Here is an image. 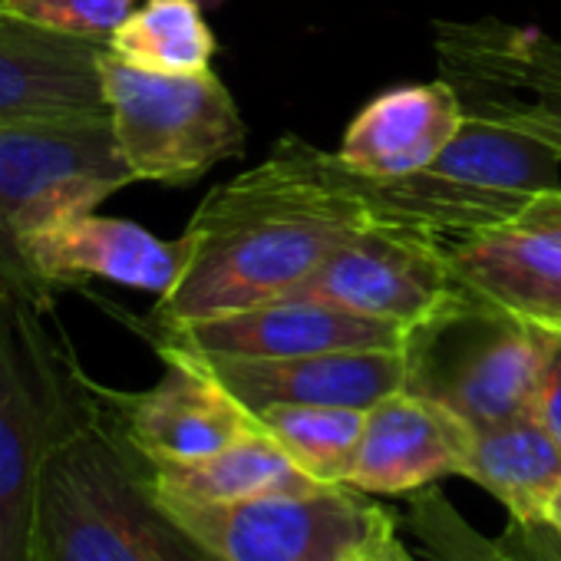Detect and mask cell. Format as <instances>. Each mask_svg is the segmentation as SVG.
I'll return each instance as SVG.
<instances>
[{
    "instance_id": "6da1fadb",
    "label": "cell",
    "mask_w": 561,
    "mask_h": 561,
    "mask_svg": "<svg viewBox=\"0 0 561 561\" xmlns=\"http://www.w3.org/2000/svg\"><path fill=\"white\" fill-rule=\"evenodd\" d=\"M377 221L337 152L280 136L254 169L211 188L179 244V277L149 314L175 328L288 298L354 231Z\"/></svg>"
},
{
    "instance_id": "7a4b0ae2",
    "label": "cell",
    "mask_w": 561,
    "mask_h": 561,
    "mask_svg": "<svg viewBox=\"0 0 561 561\" xmlns=\"http://www.w3.org/2000/svg\"><path fill=\"white\" fill-rule=\"evenodd\" d=\"M50 295L34 277L0 274V561H37L44 469L103 410Z\"/></svg>"
},
{
    "instance_id": "3957f363",
    "label": "cell",
    "mask_w": 561,
    "mask_h": 561,
    "mask_svg": "<svg viewBox=\"0 0 561 561\" xmlns=\"http://www.w3.org/2000/svg\"><path fill=\"white\" fill-rule=\"evenodd\" d=\"M37 561H211L159 505L152 462L103 410L67 436L41 482Z\"/></svg>"
},
{
    "instance_id": "277c9868",
    "label": "cell",
    "mask_w": 561,
    "mask_h": 561,
    "mask_svg": "<svg viewBox=\"0 0 561 561\" xmlns=\"http://www.w3.org/2000/svg\"><path fill=\"white\" fill-rule=\"evenodd\" d=\"M548 337V331L466 291L407 331L403 390L446 407L472 430L528 416Z\"/></svg>"
},
{
    "instance_id": "5b68a950",
    "label": "cell",
    "mask_w": 561,
    "mask_h": 561,
    "mask_svg": "<svg viewBox=\"0 0 561 561\" xmlns=\"http://www.w3.org/2000/svg\"><path fill=\"white\" fill-rule=\"evenodd\" d=\"M100 80L116 149L136 182L188 185L244 152L248 126L215 70L149 73L103 47Z\"/></svg>"
},
{
    "instance_id": "8992f818",
    "label": "cell",
    "mask_w": 561,
    "mask_h": 561,
    "mask_svg": "<svg viewBox=\"0 0 561 561\" xmlns=\"http://www.w3.org/2000/svg\"><path fill=\"white\" fill-rule=\"evenodd\" d=\"M133 182L110 113L0 123V274L34 277L21 248L31 231L96 211Z\"/></svg>"
},
{
    "instance_id": "52a82bcc",
    "label": "cell",
    "mask_w": 561,
    "mask_h": 561,
    "mask_svg": "<svg viewBox=\"0 0 561 561\" xmlns=\"http://www.w3.org/2000/svg\"><path fill=\"white\" fill-rule=\"evenodd\" d=\"M364 495L354 485H314L238 502L156 499L211 561H347L393 525Z\"/></svg>"
},
{
    "instance_id": "ba28073f",
    "label": "cell",
    "mask_w": 561,
    "mask_h": 561,
    "mask_svg": "<svg viewBox=\"0 0 561 561\" xmlns=\"http://www.w3.org/2000/svg\"><path fill=\"white\" fill-rule=\"evenodd\" d=\"M439 77L462 110L505 123L561 156V41L502 21H439Z\"/></svg>"
},
{
    "instance_id": "9c48e42d",
    "label": "cell",
    "mask_w": 561,
    "mask_h": 561,
    "mask_svg": "<svg viewBox=\"0 0 561 561\" xmlns=\"http://www.w3.org/2000/svg\"><path fill=\"white\" fill-rule=\"evenodd\" d=\"M288 298L328 301L410 331L466 298V285L439 234L377 218L337 244Z\"/></svg>"
},
{
    "instance_id": "30bf717a",
    "label": "cell",
    "mask_w": 561,
    "mask_h": 561,
    "mask_svg": "<svg viewBox=\"0 0 561 561\" xmlns=\"http://www.w3.org/2000/svg\"><path fill=\"white\" fill-rule=\"evenodd\" d=\"M449 257L469 295L561 334V188L482 234L453 241Z\"/></svg>"
},
{
    "instance_id": "8fae6325",
    "label": "cell",
    "mask_w": 561,
    "mask_h": 561,
    "mask_svg": "<svg viewBox=\"0 0 561 561\" xmlns=\"http://www.w3.org/2000/svg\"><path fill=\"white\" fill-rule=\"evenodd\" d=\"M407 331L328 301L277 298L225 318L156 328V344L218 357H305L331 351H403Z\"/></svg>"
},
{
    "instance_id": "7c38bea8",
    "label": "cell",
    "mask_w": 561,
    "mask_h": 561,
    "mask_svg": "<svg viewBox=\"0 0 561 561\" xmlns=\"http://www.w3.org/2000/svg\"><path fill=\"white\" fill-rule=\"evenodd\" d=\"M165 374L142 393L106 390L129 443L152 466H185L221 453L257 430L248 413L215 377H208L188 354L156 347Z\"/></svg>"
},
{
    "instance_id": "4fadbf2b",
    "label": "cell",
    "mask_w": 561,
    "mask_h": 561,
    "mask_svg": "<svg viewBox=\"0 0 561 561\" xmlns=\"http://www.w3.org/2000/svg\"><path fill=\"white\" fill-rule=\"evenodd\" d=\"M182 354H188L208 377H215L248 413L277 403L370 410L407 383L403 351H331L305 357H218L195 351Z\"/></svg>"
},
{
    "instance_id": "5bb4252c",
    "label": "cell",
    "mask_w": 561,
    "mask_h": 561,
    "mask_svg": "<svg viewBox=\"0 0 561 561\" xmlns=\"http://www.w3.org/2000/svg\"><path fill=\"white\" fill-rule=\"evenodd\" d=\"M24 261L47 288H83L103 277L146 295H169L179 277V244L149 228L96 211L70 215L24 238Z\"/></svg>"
},
{
    "instance_id": "9a60e30c",
    "label": "cell",
    "mask_w": 561,
    "mask_h": 561,
    "mask_svg": "<svg viewBox=\"0 0 561 561\" xmlns=\"http://www.w3.org/2000/svg\"><path fill=\"white\" fill-rule=\"evenodd\" d=\"M472 433L446 407L397 390L367 410L351 485L367 495H400L443 476H462Z\"/></svg>"
},
{
    "instance_id": "2e32d148",
    "label": "cell",
    "mask_w": 561,
    "mask_h": 561,
    "mask_svg": "<svg viewBox=\"0 0 561 561\" xmlns=\"http://www.w3.org/2000/svg\"><path fill=\"white\" fill-rule=\"evenodd\" d=\"M103 47L31 27L0 11V123L106 113Z\"/></svg>"
},
{
    "instance_id": "e0dca14e",
    "label": "cell",
    "mask_w": 561,
    "mask_h": 561,
    "mask_svg": "<svg viewBox=\"0 0 561 561\" xmlns=\"http://www.w3.org/2000/svg\"><path fill=\"white\" fill-rule=\"evenodd\" d=\"M466 119L459 93L436 83L397 87L370 100L341 139V162L370 179L413 175L433 165Z\"/></svg>"
},
{
    "instance_id": "ac0fdd59",
    "label": "cell",
    "mask_w": 561,
    "mask_h": 561,
    "mask_svg": "<svg viewBox=\"0 0 561 561\" xmlns=\"http://www.w3.org/2000/svg\"><path fill=\"white\" fill-rule=\"evenodd\" d=\"M466 479L505 505L518 528L548 525L561 489V443L528 413L472 433Z\"/></svg>"
},
{
    "instance_id": "d6986e66",
    "label": "cell",
    "mask_w": 561,
    "mask_h": 561,
    "mask_svg": "<svg viewBox=\"0 0 561 561\" xmlns=\"http://www.w3.org/2000/svg\"><path fill=\"white\" fill-rule=\"evenodd\" d=\"M152 485L162 499L179 502H238L274 492H308L314 482L301 472L261 426L221 453L185 462V466H152Z\"/></svg>"
},
{
    "instance_id": "ffe728a7",
    "label": "cell",
    "mask_w": 561,
    "mask_h": 561,
    "mask_svg": "<svg viewBox=\"0 0 561 561\" xmlns=\"http://www.w3.org/2000/svg\"><path fill=\"white\" fill-rule=\"evenodd\" d=\"M257 426L321 485H351L367 410L277 403L254 413Z\"/></svg>"
},
{
    "instance_id": "44dd1931",
    "label": "cell",
    "mask_w": 561,
    "mask_h": 561,
    "mask_svg": "<svg viewBox=\"0 0 561 561\" xmlns=\"http://www.w3.org/2000/svg\"><path fill=\"white\" fill-rule=\"evenodd\" d=\"M106 47L129 67L172 77L205 73L215 57V37L198 0H142L113 31Z\"/></svg>"
},
{
    "instance_id": "7402d4cb",
    "label": "cell",
    "mask_w": 561,
    "mask_h": 561,
    "mask_svg": "<svg viewBox=\"0 0 561 561\" xmlns=\"http://www.w3.org/2000/svg\"><path fill=\"white\" fill-rule=\"evenodd\" d=\"M0 11L60 37L106 44L136 11V0H0Z\"/></svg>"
},
{
    "instance_id": "603a6c76",
    "label": "cell",
    "mask_w": 561,
    "mask_h": 561,
    "mask_svg": "<svg viewBox=\"0 0 561 561\" xmlns=\"http://www.w3.org/2000/svg\"><path fill=\"white\" fill-rule=\"evenodd\" d=\"M531 416L561 443V334L548 337V351H545Z\"/></svg>"
},
{
    "instance_id": "cb8c5ba5",
    "label": "cell",
    "mask_w": 561,
    "mask_h": 561,
    "mask_svg": "<svg viewBox=\"0 0 561 561\" xmlns=\"http://www.w3.org/2000/svg\"><path fill=\"white\" fill-rule=\"evenodd\" d=\"M370 548H374V558L377 561H413V554L400 545V538L393 535V525H387L374 541H370Z\"/></svg>"
},
{
    "instance_id": "d4e9b609",
    "label": "cell",
    "mask_w": 561,
    "mask_h": 561,
    "mask_svg": "<svg viewBox=\"0 0 561 561\" xmlns=\"http://www.w3.org/2000/svg\"><path fill=\"white\" fill-rule=\"evenodd\" d=\"M548 528L561 538V489H558V495H554V502H551V512H548Z\"/></svg>"
},
{
    "instance_id": "484cf974",
    "label": "cell",
    "mask_w": 561,
    "mask_h": 561,
    "mask_svg": "<svg viewBox=\"0 0 561 561\" xmlns=\"http://www.w3.org/2000/svg\"><path fill=\"white\" fill-rule=\"evenodd\" d=\"M374 538H377V535H374ZM374 538H370V541H374ZM370 541H367V548H364V561H377V558H374V548H370Z\"/></svg>"
},
{
    "instance_id": "4316f807",
    "label": "cell",
    "mask_w": 561,
    "mask_h": 561,
    "mask_svg": "<svg viewBox=\"0 0 561 561\" xmlns=\"http://www.w3.org/2000/svg\"><path fill=\"white\" fill-rule=\"evenodd\" d=\"M364 548H367V545H364ZM364 548H360V551H357V554H351V558H347V561H364Z\"/></svg>"
}]
</instances>
